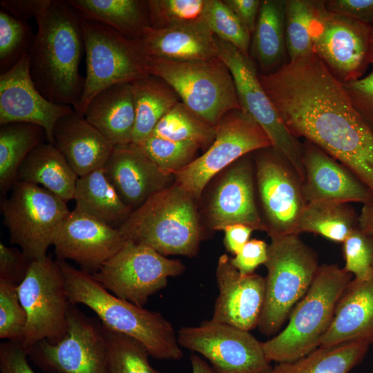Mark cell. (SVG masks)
Listing matches in <instances>:
<instances>
[{
  "label": "cell",
  "instance_id": "6da1fadb",
  "mask_svg": "<svg viewBox=\"0 0 373 373\" xmlns=\"http://www.w3.org/2000/svg\"><path fill=\"white\" fill-rule=\"evenodd\" d=\"M258 78L294 137L316 145L353 173L373 164V130L314 52Z\"/></svg>",
  "mask_w": 373,
  "mask_h": 373
},
{
  "label": "cell",
  "instance_id": "7a4b0ae2",
  "mask_svg": "<svg viewBox=\"0 0 373 373\" xmlns=\"http://www.w3.org/2000/svg\"><path fill=\"white\" fill-rule=\"evenodd\" d=\"M35 19L38 30L29 53L32 79L49 101L74 108L85 82L79 73L84 48L82 18L68 1L52 0Z\"/></svg>",
  "mask_w": 373,
  "mask_h": 373
},
{
  "label": "cell",
  "instance_id": "3957f363",
  "mask_svg": "<svg viewBox=\"0 0 373 373\" xmlns=\"http://www.w3.org/2000/svg\"><path fill=\"white\" fill-rule=\"evenodd\" d=\"M62 270L70 303L92 309L102 324L140 342L158 360H180L183 352L172 324L160 313L119 298L92 274L57 259Z\"/></svg>",
  "mask_w": 373,
  "mask_h": 373
},
{
  "label": "cell",
  "instance_id": "277c9868",
  "mask_svg": "<svg viewBox=\"0 0 373 373\" xmlns=\"http://www.w3.org/2000/svg\"><path fill=\"white\" fill-rule=\"evenodd\" d=\"M195 200L175 182L133 210L118 228L126 240L160 254L195 256L204 234Z\"/></svg>",
  "mask_w": 373,
  "mask_h": 373
},
{
  "label": "cell",
  "instance_id": "5b68a950",
  "mask_svg": "<svg viewBox=\"0 0 373 373\" xmlns=\"http://www.w3.org/2000/svg\"><path fill=\"white\" fill-rule=\"evenodd\" d=\"M352 277L336 265L319 266L311 287L292 309L285 327L262 342L267 358L277 363L291 362L317 349Z\"/></svg>",
  "mask_w": 373,
  "mask_h": 373
},
{
  "label": "cell",
  "instance_id": "8992f818",
  "mask_svg": "<svg viewBox=\"0 0 373 373\" xmlns=\"http://www.w3.org/2000/svg\"><path fill=\"white\" fill-rule=\"evenodd\" d=\"M270 238L265 264V298L258 325L260 332L269 336L279 332L319 267L316 254L298 234Z\"/></svg>",
  "mask_w": 373,
  "mask_h": 373
},
{
  "label": "cell",
  "instance_id": "52a82bcc",
  "mask_svg": "<svg viewBox=\"0 0 373 373\" xmlns=\"http://www.w3.org/2000/svg\"><path fill=\"white\" fill-rule=\"evenodd\" d=\"M148 68L150 75L166 82L184 104L214 127L227 113L241 109L232 75L217 57L186 61L149 57Z\"/></svg>",
  "mask_w": 373,
  "mask_h": 373
},
{
  "label": "cell",
  "instance_id": "ba28073f",
  "mask_svg": "<svg viewBox=\"0 0 373 373\" xmlns=\"http://www.w3.org/2000/svg\"><path fill=\"white\" fill-rule=\"evenodd\" d=\"M86 75L82 95L73 108L84 116L90 102L103 90L115 84L132 83L150 75L149 57L140 40L125 37L98 22L82 19Z\"/></svg>",
  "mask_w": 373,
  "mask_h": 373
},
{
  "label": "cell",
  "instance_id": "9c48e42d",
  "mask_svg": "<svg viewBox=\"0 0 373 373\" xmlns=\"http://www.w3.org/2000/svg\"><path fill=\"white\" fill-rule=\"evenodd\" d=\"M10 242L31 261L47 256L57 232L70 212L66 202L46 189L17 181L1 201Z\"/></svg>",
  "mask_w": 373,
  "mask_h": 373
},
{
  "label": "cell",
  "instance_id": "30bf717a",
  "mask_svg": "<svg viewBox=\"0 0 373 373\" xmlns=\"http://www.w3.org/2000/svg\"><path fill=\"white\" fill-rule=\"evenodd\" d=\"M18 291L27 316L20 345L28 351L43 340L59 343L68 333L71 303L57 260L46 256L32 261Z\"/></svg>",
  "mask_w": 373,
  "mask_h": 373
},
{
  "label": "cell",
  "instance_id": "8fae6325",
  "mask_svg": "<svg viewBox=\"0 0 373 373\" xmlns=\"http://www.w3.org/2000/svg\"><path fill=\"white\" fill-rule=\"evenodd\" d=\"M314 52L341 82L362 78L373 64L372 25L328 11L321 1L310 27Z\"/></svg>",
  "mask_w": 373,
  "mask_h": 373
},
{
  "label": "cell",
  "instance_id": "7c38bea8",
  "mask_svg": "<svg viewBox=\"0 0 373 373\" xmlns=\"http://www.w3.org/2000/svg\"><path fill=\"white\" fill-rule=\"evenodd\" d=\"M214 52L229 68L241 110L250 115L266 133L272 146L290 162L305 179L303 144L288 131L262 86L255 62L231 44L214 37Z\"/></svg>",
  "mask_w": 373,
  "mask_h": 373
},
{
  "label": "cell",
  "instance_id": "4fadbf2b",
  "mask_svg": "<svg viewBox=\"0 0 373 373\" xmlns=\"http://www.w3.org/2000/svg\"><path fill=\"white\" fill-rule=\"evenodd\" d=\"M272 146L263 129L240 110L227 113L216 127V135L207 150L190 164L173 173L175 183L197 200L219 172L249 153Z\"/></svg>",
  "mask_w": 373,
  "mask_h": 373
},
{
  "label": "cell",
  "instance_id": "5bb4252c",
  "mask_svg": "<svg viewBox=\"0 0 373 373\" xmlns=\"http://www.w3.org/2000/svg\"><path fill=\"white\" fill-rule=\"evenodd\" d=\"M184 270L180 260L169 259L149 247L126 240L93 275L115 296L143 307L151 296L166 286L169 277L180 276Z\"/></svg>",
  "mask_w": 373,
  "mask_h": 373
},
{
  "label": "cell",
  "instance_id": "9a60e30c",
  "mask_svg": "<svg viewBox=\"0 0 373 373\" xmlns=\"http://www.w3.org/2000/svg\"><path fill=\"white\" fill-rule=\"evenodd\" d=\"M256 152V180L265 231L270 238L299 235L307 205L300 177L287 158L273 146Z\"/></svg>",
  "mask_w": 373,
  "mask_h": 373
},
{
  "label": "cell",
  "instance_id": "2e32d148",
  "mask_svg": "<svg viewBox=\"0 0 373 373\" xmlns=\"http://www.w3.org/2000/svg\"><path fill=\"white\" fill-rule=\"evenodd\" d=\"M66 336L58 343L43 340L28 351L35 365L49 373H111L108 345L99 319L70 305Z\"/></svg>",
  "mask_w": 373,
  "mask_h": 373
},
{
  "label": "cell",
  "instance_id": "e0dca14e",
  "mask_svg": "<svg viewBox=\"0 0 373 373\" xmlns=\"http://www.w3.org/2000/svg\"><path fill=\"white\" fill-rule=\"evenodd\" d=\"M177 335L180 347L202 355L216 373H269L272 369L262 342L249 332L209 320L183 327Z\"/></svg>",
  "mask_w": 373,
  "mask_h": 373
},
{
  "label": "cell",
  "instance_id": "ac0fdd59",
  "mask_svg": "<svg viewBox=\"0 0 373 373\" xmlns=\"http://www.w3.org/2000/svg\"><path fill=\"white\" fill-rule=\"evenodd\" d=\"M29 64V54H26L9 70L0 74V125L10 122L39 125L45 130L47 142L54 144L57 121L74 109L53 103L41 95L30 76Z\"/></svg>",
  "mask_w": 373,
  "mask_h": 373
},
{
  "label": "cell",
  "instance_id": "d6986e66",
  "mask_svg": "<svg viewBox=\"0 0 373 373\" xmlns=\"http://www.w3.org/2000/svg\"><path fill=\"white\" fill-rule=\"evenodd\" d=\"M125 241L118 229L74 208L57 232L52 245L57 259L74 261L80 269L93 274Z\"/></svg>",
  "mask_w": 373,
  "mask_h": 373
},
{
  "label": "cell",
  "instance_id": "ffe728a7",
  "mask_svg": "<svg viewBox=\"0 0 373 373\" xmlns=\"http://www.w3.org/2000/svg\"><path fill=\"white\" fill-rule=\"evenodd\" d=\"M219 290L211 320L249 332L258 327L265 298V278L241 274L221 255L216 267Z\"/></svg>",
  "mask_w": 373,
  "mask_h": 373
},
{
  "label": "cell",
  "instance_id": "44dd1931",
  "mask_svg": "<svg viewBox=\"0 0 373 373\" xmlns=\"http://www.w3.org/2000/svg\"><path fill=\"white\" fill-rule=\"evenodd\" d=\"M247 155L227 168L214 189L206 210L213 230L241 224L265 231L255 200L253 165Z\"/></svg>",
  "mask_w": 373,
  "mask_h": 373
},
{
  "label": "cell",
  "instance_id": "7402d4cb",
  "mask_svg": "<svg viewBox=\"0 0 373 373\" xmlns=\"http://www.w3.org/2000/svg\"><path fill=\"white\" fill-rule=\"evenodd\" d=\"M303 144L302 191L307 203H373L372 193L350 170L313 143Z\"/></svg>",
  "mask_w": 373,
  "mask_h": 373
},
{
  "label": "cell",
  "instance_id": "603a6c76",
  "mask_svg": "<svg viewBox=\"0 0 373 373\" xmlns=\"http://www.w3.org/2000/svg\"><path fill=\"white\" fill-rule=\"evenodd\" d=\"M103 169L124 202L133 211L169 186L173 175L162 171L140 146H115Z\"/></svg>",
  "mask_w": 373,
  "mask_h": 373
},
{
  "label": "cell",
  "instance_id": "cb8c5ba5",
  "mask_svg": "<svg viewBox=\"0 0 373 373\" xmlns=\"http://www.w3.org/2000/svg\"><path fill=\"white\" fill-rule=\"evenodd\" d=\"M351 342L373 343V274L367 279L353 278L349 283L319 347Z\"/></svg>",
  "mask_w": 373,
  "mask_h": 373
},
{
  "label": "cell",
  "instance_id": "d4e9b609",
  "mask_svg": "<svg viewBox=\"0 0 373 373\" xmlns=\"http://www.w3.org/2000/svg\"><path fill=\"white\" fill-rule=\"evenodd\" d=\"M53 137L54 144L78 177L102 168L115 146L75 111L57 121Z\"/></svg>",
  "mask_w": 373,
  "mask_h": 373
},
{
  "label": "cell",
  "instance_id": "484cf974",
  "mask_svg": "<svg viewBox=\"0 0 373 373\" xmlns=\"http://www.w3.org/2000/svg\"><path fill=\"white\" fill-rule=\"evenodd\" d=\"M214 37L202 18L166 28L155 29L149 26L139 40L149 57L186 61L216 57Z\"/></svg>",
  "mask_w": 373,
  "mask_h": 373
},
{
  "label": "cell",
  "instance_id": "4316f807",
  "mask_svg": "<svg viewBox=\"0 0 373 373\" xmlns=\"http://www.w3.org/2000/svg\"><path fill=\"white\" fill-rule=\"evenodd\" d=\"M114 146L133 142L135 108L132 83L115 84L98 93L84 114Z\"/></svg>",
  "mask_w": 373,
  "mask_h": 373
},
{
  "label": "cell",
  "instance_id": "83f0119b",
  "mask_svg": "<svg viewBox=\"0 0 373 373\" xmlns=\"http://www.w3.org/2000/svg\"><path fill=\"white\" fill-rule=\"evenodd\" d=\"M78 178L57 146L48 142L27 156L17 174V181L42 186L66 202L73 200Z\"/></svg>",
  "mask_w": 373,
  "mask_h": 373
},
{
  "label": "cell",
  "instance_id": "f1b7e54d",
  "mask_svg": "<svg viewBox=\"0 0 373 373\" xmlns=\"http://www.w3.org/2000/svg\"><path fill=\"white\" fill-rule=\"evenodd\" d=\"M250 52L262 74L274 72L287 63L285 1H261Z\"/></svg>",
  "mask_w": 373,
  "mask_h": 373
},
{
  "label": "cell",
  "instance_id": "f546056e",
  "mask_svg": "<svg viewBox=\"0 0 373 373\" xmlns=\"http://www.w3.org/2000/svg\"><path fill=\"white\" fill-rule=\"evenodd\" d=\"M73 200L75 209L117 229L133 211L122 200L103 167L78 178Z\"/></svg>",
  "mask_w": 373,
  "mask_h": 373
},
{
  "label": "cell",
  "instance_id": "4dcf8cb0",
  "mask_svg": "<svg viewBox=\"0 0 373 373\" xmlns=\"http://www.w3.org/2000/svg\"><path fill=\"white\" fill-rule=\"evenodd\" d=\"M82 19L103 23L126 38L139 40L150 26L148 1L68 0Z\"/></svg>",
  "mask_w": 373,
  "mask_h": 373
},
{
  "label": "cell",
  "instance_id": "1f68e13d",
  "mask_svg": "<svg viewBox=\"0 0 373 373\" xmlns=\"http://www.w3.org/2000/svg\"><path fill=\"white\" fill-rule=\"evenodd\" d=\"M132 84L135 108L132 143L140 145L151 135L160 119L181 101L173 88L157 76L150 75Z\"/></svg>",
  "mask_w": 373,
  "mask_h": 373
},
{
  "label": "cell",
  "instance_id": "d6a6232c",
  "mask_svg": "<svg viewBox=\"0 0 373 373\" xmlns=\"http://www.w3.org/2000/svg\"><path fill=\"white\" fill-rule=\"evenodd\" d=\"M47 142L45 130L26 122L0 125V191H10L17 181L18 171L27 156L39 145Z\"/></svg>",
  "mask_w": 373,
  "mask_h": 373
},
{
  "label": "cell",
  "instance_id": "836d02e7",
  "mask_svg": "<svg viewBox=\"0 0 373 373\" xmlns=\"http://www.w3.org/2000/svg\"><path fill=\"white\" fill-rule=\"evenodd\" d=\"M370 344L351 342L318 347L294 361L279 363L269 373H348L364 358Z\"/></svg>",
  "mask_w": 373,
  "mask_h": 373
},
{
  "label": "cell",
  "instance_id": "e575fe53",
  "mask_svg": "<svg viewBox=\"0 0 373 373\" xmlns=\"http://www.w3.org/2000/svg\"><path fill=\"white\" fill-rule=\"evenodd\" d=\"M357 224L358 217L347 204L318 202L307 203L299 231L343 243Z\"/></svg>",
  "mask_w": 373,
  "mask_h": 373
},
{
  "label": "cell",
  "instance_id": "d590c367",
  "mask_svg": "<svg viewBox=\"0 0 373 373\" xmlns=\"http://www.w3.org/2000/svg\"><path fill=\"white\" fill-rule=\"evenodd\" d=\"M151 135L176 142H193L203 149L214 141L216 127L180 102L160 119Z\"/></svg>",
  "mask_w": 373,
  "mask_h": 373
},
{
  "label": "cell",
  "instance_id": "8d00e7d4",
  "mask_svg": "<svg viewBox=\"0 0 373 373\" xmlns=\"http://www.w3.org/2000/svg\"><path fill=\"white\" fill-rule=\"evenodd\" d=\"M321 1H285V39L289 61L314 52L310 27Z\"/></svg>",
  "mask_w": 373,
  "mask_h": 373
},
{
  "label": "cell",
  "instance_id": "74e56055",
  "mask_svg": "<svg viewBox=\"0 0 373 373\" xmlns=\"http://www.w3.org/2000/svg\"><path fill=\"white\" fill-rule=\"evenodd\" d=\"M103 328L107 341L111 373H164L151 365L150 354L140 342L104 325Z\"/></svg>",
  "mask_w": 373,
  "mask_h": 373
},
{
  "label": "cell",
  "instance_id": "f35d334b",
  "mask_svg": "<svg viewBox=\"0 0 373 373\" xmlns=\"http://www.w3.org/2000/svg\"><path fill=\"white\" fill-rule=\"evenodd\" d=\"M202 18L215 36L250 57L251 35L224 0H206Z\"/></svg>",
  "mask_w": 373,
  "mask_h": 373
},
{
  "label": "cell",
  "instance_id": "ab89813d",
  "mask_svg": "<svg viewBox=\"0 0 373 373\" xmlns=\"http://www.w3.org/2000/svg\"><path fill=\"white\" fill-rule=\"evenodd\" d=\"M35 35L26 21L17 19L0 10V73L12 68L21 58L29 54Z\"/></svg>",
  "mask_w": 373,
  "mask_h": 373
},
{
  "label": "cell",
  "instance_id": "60d3db41",
  "mask_svg": "<svg viewBox=\"0 0 373 373\" xmlns=\"http://www.w3.org/2000/svg\"><path fill=\"white\" fill-rule=\"evenodd\" d=\"M140 147L164 173L173 175L193 160L201 146L193 142H176L150 135Z\"/></svg>",
  "mask_w": 373,
  "mask_h": 373
},
{
  "label": "cell",
  "instance_id": "b9f144b4",
  "mask_svg": "<svg viewBox=\"0 0 373 373\" xmlns=\"http://www.w3.org/2000/svg\"><path fill=\"white\" fill-rule=\"evenodd\" d=\"M206 0H148L150 26L166 28L202 19Z\"/></svg>",
  "mask_w": 373,
  "mask_h": 373
},
{
  "label": "cell",
  "instance_id": "7bdbcfd3",
  "mask_svg": "<svg viewBox=\"0 0 373 373\" xmlns=\"http://www.w3.org/2000/svg\"><path fill=\"white\" fill-rule=\"evenodd\" d=\"M18 287V285L0 280V338L20 344L27 316Z\"/></svg>",
  "mask_w": 373,
  "mask_h": 373
},
{
  "label": "cell",
  "instance_id": "ee69618b",
  "mask_svg": "<svg viewBox=\"0 0 373 373\" xmlns=\"http://www.w3.org/2000/svg\"><path fill=\"white\" fill-rule=\"evenodd\" d=\"M344 270L357 280H365L373 274V242L358 227L343 242Z\"/></svg>",
  "mask_w": 373,
  "mask_h": 373
},
{
  "label": "cell",
  "instance_id": "f6af8a7d",
  "mask_svg": "<svg viewBox=\"0 0 373 373\" xmlns=\"http://www.w3.org/2000/svg\"><path fill=\"white\" fill-rule=\"evenodd\" d=\"M343 84L353 106L373 130V67L367 76Z\"/></svg>",
  "mask_w": 373,
  "mask_h": 373
},
{
  "label": "cell",
  "instance_id": "bcb514c9",
  "mask_svg": "<svg viewBox=\"0 0 373 373\" xmlns=\"http://www.w3.org/2000/svg\"><path fill=\"white\" fill-rule=\"evenodd\" d=\"M31 262L21 249L0 242V280L19 285Z\"/></svg>",
  "mask_w": 373,
  "mask_h": 373
},
{
  "label": "cell",
  "instance_id": "7dc6e473",
  "mask_svg": "<svg viewBox=\"0 0 373 373\" xmlns=\"http://www.w3.org/2000/svg\"><path fill=\"white\" fill-rule=\"evenodd\" d=\"M267 247L262 240H249L235 257L230 258V262L241 274H252L259 265L265 264Z\"/></svg>",
  "mask_w": 373,
  "mask_h": 373
},
{
  "label": "cell",
  "instance_id": "c3c4849f",
  "mask_svg": "<svg viewBox=\"0 0 373 373\" xmlns=\"http://www.w3.org/2000/svg\"><path fill=\"white\" fill-rule=\"evenodd\" d=\"M28 358V351L20 344L10 341L1 343L0 373H36Z\"/></svg>",
  "mask_w": 373,
  "mask_h": 373
},
{
  "label": "cell",
  "instance_id": "681fc988",
  "mask_svg": "<svg viewBox=\"0 0 373 373\" xmlns=\"http://www.w3.org/2000/svg\"><path fill=\"white\" fill-rule=\"evenodd\" d=\"M326 9L373 25V0H328Z\"/></svg>",
  "mask_w": 373,
  "mask_h": 373
},
{
  "label": "cell",
  "instance_id": "f907efd6",
  "mask_svg": "<svg viewBox=\"0 0 373 373\" xmlns=\"http://www.w3.org/2000/svg\"><path fill=\"white\" fill-rule=\"evenodd\" d=\"M52 0H1L2 10L17 19H36L45 11Z\"/></svg>",
  "mask_w": 373,
  "mask_h": 373
},
{
  "label": "cell",
  "instance_id": "816d5d0a",
  "mask_svg": "<svg viewBox=\"0 0 373 373\" xmlns=\"http://www.w3.org/2000/svg\"><path fill=\"white\" fill-rule=\"evenodd\" d=\"M233 10L251 35L254 31L261 1L260 0H224Z\"/></svg>",
  "mask_w": 373,
  "mask_h": 373
},
{
  "label": "cell",
  "instance_id": "f5cc1de1",
  "mask_svg": "<svg viewBox=\"0 0 373 373\" xmlns=\"http://www.w3.org/2000/svg\"><path fill=\"white\" fill-rule=\"evenodd\" d=\"M223 231L224 245L229 252L236 256L249 240L251 233L254 230L245 224H235L226 227Z\"/></svg>",
  "mask_w": 373,
  "mask_h": 373
},
{
  "label": "cell",
  "instance_id": "db71d44e",
  "mask_svg": "<svg viewBox=\"0 0 373 373\" xmlns=\"http://www.w3.org/2000/svg\"><path fill=\"white\" fill-rule=\"evenodd\" d=\"M358 227L366 235L373 236V203L363 204L358 216Z\"/></svg>",
  "mask_w": 373,
  "mask_h": 373
},
{
  "label": "cell",
  "instance_id": "11a10c76",
  "mask_svg": "<svg viewBox=\"0 0 373 373\" xmlns=\"http://www.w3.org/2000/svg\"><path fill=\"white\" fill-rule=\"evenodd\" d=\"M192 373H216L211 365L196 354L190 357Z\"/></svg>",
  "mask_w": 373,
  "mask_h": 373
},
{
  "label": "cell",
  "instance_id": "9f6ffc18",
  "mask_svg": "<svg viewBox=\"0 0 373 373\" xmlns=\"http://www.w3.org/2000/svg\"><path fill=\"white\" fill-rule=\"evenodd\" d=\"M372 240V242H373V236H370Z\"/></svg>",
  "mask_w": 373,
  "mask_h": 373
},
{
  "label": "cell",
  "instance_id": "6f0895ef",
  "mask_svg": "<svg viewBox=\"0 0 373 373\" xmlns=\"http://www.w3.org/2000/svg\"><path fill=\"white\" fill-rule=\"evenodd\" d=\"M372 29H373V25H372Z\"/></svg>",
  "mask_w": 373,
  "mask_h": 373
}]
</instances>
